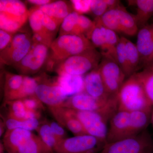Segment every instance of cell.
I'll use <instances>...</instances> for the list:
<instances>
[{"instance_id": "1", "label": "cell", "mask_w": 153, "mask_h": 153, "mask_svg": "<svg viewBox=\"0 0 153 153\" xmlns=\"http://www.w3.org/2000/svg\"><path fill=\"white\" fill-rule=\"evenodd\" d=\"M95 48L86 36L83 35L59 36L49 47L47 61L49 69L68 57L78 55L91 48Z\"/></svg>"}, {"instance_id": "2", "label": "cell", "mask_w": 153, "mask_h": 153, "mask_svg": "<svg viewBox=\"0 0 153 153\" xmlns=\"http://www.w3.org/2000/svg\"><path fill=\"white\" fill-rule=\"evenodd\" d=\"M118 110L131 112L152 111L153 107L148 100L141 82L136 74L125 81L117 94Z\"/></svg>"}, {"instance_id": "3", "label": "cell", "mask_w": 153, "mask_h": 153, "mask_svg": "<svg viewBox=\"0 0 153 153\" xmlns=\"http://www.w3.org/2000/svg\"><path fill=\"white\" fill-rule=\"evenodd\" d=\"M102 56L95 48L68 57L55 66L58 75L64 74L82 76L98 67Z\"/></svg>"}, {"instance_id": "4", "label": "cell", "mask_w": 153, "mask_h": 153, "mask_svg": "<svg viewBox=\"0 0 153 153\" xmlns=\"http://www.w3.org/2000/svg\"><path fill=\"white\" fill-rule=\"evenodd\" d=\"M99 153H153V139L145 130L137 135L107 143Z\"/></svg>"}, {"instance_id": "5", "label": "cell", "mask_w": 153, "mask_h": 153, "mask_svg": "<svg viewBox=\"0 0 153 153\" xmlns=\"http://www.w3.org/2000/svg\"><path fill=\"white\" fill-rule=\"evenodd\" d=\"M74 112L84 127L88 134L107 143L108 124L112 115L105 111Z\"/></svg>"}, {"instance_id": "6", "label": "cell", "mask_w": 153, "mask_h": 153, "mask_svg": "<svg viewBox=\"0 0 153 153\" xmlns=\"http://www.w3.org/2000/svg\"><path fill=\"white\" fill-rule=\"evenodd\" d=\"M33 45V36L28 33H17L8 47L1 51V63L14 66L30 52Z\"/></svg>"}, {"instance_id": "7", "label": "cell", "mask_w": 153, "mask_h": 153, "mask_svg": "<svg viewBox=\"0 0 153 153\" xmlns=\"http://www.w3.org/2000/svg\"><path fill=\"white\" fill-rule=\"evenodd\" d=\"M106 144L88 134L74 136L63 140L54 153H99Z\"/></svg>"}, {"instance_id": "8", "label": "cell", "mask_w": 153, "mask_h": 153, "mask_svg": "<svg viewBox=\"0 0 153 153\" xmlns=\"http://www.w3.org/2000/svg\"><path fill=\"white\" fill-rule=\"evenodd\" d=\"M49 47L41 43L33 42L32 49L18 64L13 67L19 74L29 76L41 70L48 58Z\"/></svg>"}, {"instance_id": "9", "label": "cell", "mask_w": 153, "mask_h": 153, "mask_svg": "<svg viewBox=\"0 0 153 153\" xmlns=\"http://www.w3.org/2000/svg\"><path fill=\"white\" fill-rule=\"evenodd\" d=\"M98 68L107 92L110 96L117 95L126 80L122 69L115 60L103 56Z\"/></svg>"}, {"instance_id": "10", "label": "cell", "mask_w": 153, "mask_h": 153, "mask_svg": "<svg viewBox=\"0 0 153 153\" xmlns=\"http://www.w3.org/2000/svg\"><path fill=\"white\" fill-rule=\"evenodd\" d=\"M35 94L48 107L62 106L69 98L57 84L56 79L52 82L45 76H41Z\"/></svg>"}, {"instance_id": "11", "label": "cell", "mask_w": 153, "mask_h": 153, "mask_svg": "<svg viewBox=\"0 0 153 153\" xmlns=\"http://www.w3.org/2000/svg\"><path fill=\"white\" fill-rule=\"evenodd\" d=\"M114 96L106 99H101L94 98L82 92L69 97L61 106L78 111H101Z\"/></svg>"}, {"instance_id": "12", "label": "cell", "mask_w": 153, "mask_h": 153, "mask_svg": "<svg viewBox=\"0 0 153 153\" xmlns=\"http://www.w3.org/2000/svg\"><path fill=\"white\" fill-rule=\"evenodd\" d=\"M130 112L118 110L109 121L107 143L129 137Z\"/></svg>"}, {"instance_id": "13", "label": "cell", "mask_w": 153, "mask_h": 153, "mask_svg": "<svg viewBox=\"0 0 153 153\" xmlns=\"http://www.w3.org/2000/svg\"><path fill=\"white\" fill-rule=\"evenodd\" d=\"M49 108V111L58 123L74 136L88 134L74 110L63 106Z\"/></svg>"}, {"instance_id": "14", "label": "cell", "mask_w": 153, "mask_h": 153, "mask_svg": "<svg viewBox=\"0 0 153 153\" xmlns=\"http://www.w3.org/2000/svg\"><path fill=\"white\" fill-rule=\"evenodd\" d=\"M137 34L136 45L139 52L141 63L146 68L153 62V24L140 28Z\"/></svg>"}, {"instance_id": "15", "label": "cell", "mask_w": 153, "mask_h": 153, "mask_svg": "<svg viewBox=\"0 0 153 153\" xmlns=\"http://www.w3.org/2000/svg\"><path fill=\"white\" fill-rule=\"evenodd\" d=\"M30 10L25 3L19 0H1L0 15L25 25L29 18Z\"/></svg>"}, {"instance_id": "16", "label": "cell", "mask_w": 153, "mask_h": 153, "mask_svg": "<svg viewBox=\"0 0 153 153\" xmlns=\"http://www.w3.org/2000/svg\"><path fill=\"white\" fill-rule=\"evenodd\" d=\"M84 89L83 92L94 98L106 99L110 96L106 89L98 67L88 73L83 77Z\"/></svg>"}, {"instance_id": "17", "label": "cell", "mask_w": 153, "mask_h": 153, "mask_svg": "<svg viewBox=\"0 0 153 153\" xmlns=\"http://www.w3.org/2000/svg\"><path fill=\"white\" fill-rule=\"evenodd\" d=\"M29 10L28 20L33 33V42L42 43L49 47L52 42L47 35L43 25L44 13L35 6Z\"/></svg>"}, {"instance_id": "18", "label": "cell", "mask_w": 153, "mask_h": 153, "mask_svg": "<svg viewBox=\"0 0 153 153\" xmlns=\"http://www.w3.org/2000/svg\"><path fill=\"white\" fill-rule=\"evenodd\" d=\"M70 2L69 3L65 1H53L45 5L36 7L41 10L44 14L55 20L60 26L64 19L74 11L71 4H70Z\"/></svg>"}, {"instance_id": "19", "label": "cell", "mask_w": 153, "mask_h": 153, "mask_svg": "<svg viewBox=\"0 0 153 153\" xmlns=\"http://www.w3.org/2000/svg\"><path fill=\"white\" fill-rule=\"evenodd\" d=\"M33 134L32 131L24 129L7 130L4 135L2 143L7 153H15L19 146Z\"/></svg>"}, {"instance_id": "20", "label": "cell", "mask_w": 153, "mask_h": 153, "mask_svg": "<svg viewBox=\"0 0 153 153\" xmlns=\"http://www.w3.org/2000/svg\"><path fill=\"white\" fill-rule=\"evenodd\" d=\"M57 84L68 97L83 92L84 79L82 76L64 74L56 78Z\"/></svg>"}, {"instance_id": "21", "label": "cell", "mask_w": 153, "mask_h": 153, "mask_svg": "<svg viewBox=\"0 0 153 153\" xmlns=\"http://www.w3.org/2000/svg\"><path fill=\"white\" fill-rule=\"evenodd\" d=\"M128 2L129 5L136 7L134 17L138 27L141 28L146 26L153 16V0H134Z\"/></svg>"}, {"instance_id": "22", "label": "cell", "mask_w": 153, "mask_h": 153, "mask_svg": "<svg viewBox=\"0 0 153 153\" xmlns=\"http://www.w3.org/2000/svg\"><path fill=\"white\" fill-rule=\"evenodd\" d=\"M152 111H136L130 112V137L137 135L146 130L151 121Z\"/></svg>"}, {"instance_id": "23", "label": "cell", "mask_w": 153, "mask_h": 153, "mask_svg": "<svg viewBox=\"0 0 153 153\" xmlns=\"http://www.w3.org/2000/svg\"><path fill=\"white\" fill-rule=\"evenodd\" d=\"M15 153H54L38 135L33 134L17 149Z\"/></svg>"}, {"instance_id": "24", "label": "cell", "mask_w": 153, "mask_h": 153, "mask_svg": "<svg viewBox=\"0 0 153 153\" xmlns=\"http://www.w3.org/2000/svg\"><path fill=\"white\" fill-rule=\"evenodd\" d=\"M117 9L121 33L129 36H134L137 34L139 27L134 16L130 14L120 5L118 7Z\"/></svg>"}, {"instance_id": "25", "label": "cell", "mask_w": 153, "mask_h": 153, "mask_svg": "<svg viewBox=\"0 0 153 153\" xmlns=\"http://www.w3.org/2000/svg\"><path fill=\"white\" fill-rule=\"evenodd\" d=\"M2 107L6 111V117L4 119L27 120V109L22 100H15L4 101Z\"/></svg>"}, {"instance_id": "26", "label": "cell", "mask_w": 153, "mask_h": 153, "mask_svg": "<svg viewBox=\"0 0 153 153\" xmlns=\"http://www.w3.org/2000/svg\"><path fill=\"white\" fill-rule=\"evenodd\" d=\"M41 77V76L33 77L25 75L22 86L17 92L11 97L8 101L23 99L28 97L35 95L36 88Z\"/></svg>"}, {"instance_id": "27", "label": "cell", "mask_w": 153, "mask_h": 153, "mask_svg": "<svg viewBox=\"0 0 153 153\" xmlns=\"http://www.w3.org/2000/svg\"><path fill=\"white\" fill-rule=\"evenodd\" d=\"M25 75L7 72L5 75L4 101H8L22 86Z\"/></svg>"}, {"instance_id": "28", "label": "cell", "mask_w": 153, "mask_h": 153, "mask_svg": "<svg viewBox=\"0 0 153 153\" xmlns=\"http://www.w3.org/2000/svg\"><path fill=\"white\" fill-rule=\"evenodd\" d=\"M117 7L108 10L101 17L96 18L94 21L116 33H121Z\"/></svg>"}, {"instance_id": "29", "label": "cell", "mask_w": 153, "mask_h": 153, "mask_svg": "<svg viewBox=\"0 0 153 153\" xmlns=\"http://www.w3.org/2000/svg\"><path fill=\"white\" fill-rule=\"evenodd\" d=\"M38 136L48 146L55 152L60 143L57 140L47 120L41 121L39 126L36 130Z\"/></svg>"}, {"instance_id": "30", "label": "cell", "mask_w": 153, "mask_h": 153, "mask_svg": "<svg viewBox=\"0 0 153 153\" xmlns=\"http://www.w3.org/2000/svg\"><path fill=\"white\" fill-rule=\"evenodd\" d=\"M125 48L127 60L130 76L136 73L140 62L139 52L136 44L125 38Z\"/></svg>"}, {"instance_id": "31", "label": "cell", "mask_w": 153, "mask_h": 153, "mask_svg": "<svg viewBox=\"0 0 153 153\" xmlns=\"http://www.w3.org/2000/svg\"><path fill=\"white\" fill-rule=\"evenodd\" d=\"M1 119L4 121L7 130L22 128L30 131L36 130L41 122V121L36 118L22 120L10 118L4 119L2 118Z\"/></svg>"}, {"instance_id": "32", "label": "cell", "mask_w": 153, "mask_h": 153, "mask_svg": "<svg viewBox=\"0 0 153 153\" xmlns=\"http://www.w3.org/2000/svg\"><path fill=\"white\" fill-rule=\"evenodd\" d=\"M135 74L141 82L148 100L153 107V71L145 68Z\"/></svg>"}, {"instance_id": "33", "label": "cell", "mask_w": 153, "mask_h": 153, "mask_svg": "<svg viewBox=\"0 0 153 153\" xmlns=\"http://www.w3.org/2000/svg\"><path fill=\"white\" fill-rule=\"evenodd\" d=\"M95 26L87 38L95 48L103 50L105 44V27L101 24L94 21Z\"/></svg>"}, {"instance_id": "34", "label": "cell", "mask_w": 153, "mask_h": 153, "mask_svg": "<svg viewBox=\"0 0 153 153\" xmlns=\"http://www.w3.org/2000/svg\"><path fill=\"white\" fill-rule=\"evenodd\" d=\"M79 14L73 11L63 20L60 25L59 36L75 35Z\"/></svg>"}, {"instance_id": "35", "label": "cell", "mask_w": 153, "mask_h": 153, "mask_svg": "<svg viewBox=\"0 0 153 153\" xmlns=\"http://www.w3.org/2000/svg\"><path fill=\"white\" fill-rule=\"evenodd\" d=\"M125 38L124 37L120 38L116 49L115 60L122 69L126 77H129L130 75L126 54Z\"/></svg>"}, {"instance_id": "36", "label": "cell", "mask_w": 153, "mask_h": 153, "mask_svg": "<svg viewBox=\"0 0 153 153\" xmlns=\"http://www.w3.org/2000/svg\"><path fill=\"white\" fill-rule=\"evenodd\" d=\"M43 25L47 35L52 42L55 39V36L60 30V25L50 18L44 14L43 20Z\"/></svg>"}, {"instance_id": "37", "label": "cell", "mask_w": 153, "mask_h": 153, "mask_svg": "<svg viewBox=\"0 0 153 153\" xmlns=\"http://www.w3.org/2000/svg\"><path fill=\"white\" fill-rule=\"evenodd\" d=\"M23 102L26 109L28 110L42 111L45 108L44 104L35 95L23 99Z\"/></svg>"}, {"instance_id": "38", "label": "cell", "mask_w": 153, "mask_h": 153, "mask_svg": "<svg viewBox=\"0 0 153 153\" xmlns=\"http://www.w3.org/2000/svg\"><path fill=\"white\" fill-rule=\"evenodd\" d=\"M108 10L105 0H91L90 12L95 16L96 18L101 17Z\"/></svg>"}, {"instance_id": "39", "label": "cell", "mask_w": 153, "mask_h": 153, "mask_svg": "<svg viewBox=\"0 0 153 153\" xmlns=\"http://www.w3.org/2000/svg\"><path fill=\"white\" fill-rule=\"evenodd\" d=\"M70 1L74 11L79 15H83V14L90 12L91 0H73Z\"/></svg>"}, {"instance_id": "40", "label": "cell", "mask_w": 153, "mask_h": 153, "mask_svg": "<svg viewBox=\"0 0 153 153\" xmlns=\"http://www.w3.org/2000/svg\"><path fill=\"white\" fill-rule=\"evenodd\" d=\"M49 126L53 133L60 144L64 140L67 138V135L64 127L57 122L48 120Z\"/></svg>"}, {"instance_id": "41", "label": "cell", "mask_w": 153, "mask_h": 153, "mask_svg": "<svg viewBox=\"0 0 153 153\" xmlns=\"http://www.w3.org/2000/svg\"><path fill=\"white\" fill-rule=\"evenodd\" d=\"M15 34L0 30V50L3 51L11 43Z\"/></svg>"}, {"instance_id": "42", "label": "cell", "mask_w": 153, "mask_h": 153, "mask_svg": "<svg viewBox=\"0 0 153 153\" xmlns=\"http://www.w3.org/2000/svg\"><path fill=\"white\" fill-rule=\"evenodd\" d=\"M26 1L31 4L34 5L35 7H41L49 4L53 1L50 0H29Z\"/></svg>"}, {"instance_id": "43", "label": "cell", "mask_w": 153, "mask_h": 153, "mask_svg": "<svg viewBox=\"0 0 153 153\" xmlns=\"http://www.w3.org/2000/svg\"><path fill=\"white\" fill-rule=\"evenodd\" d=\"M108 7V10L117 7L120 4V1L117 0H105Z\"/></svg>"}, {"instance_id": "44", "label": "cell", "mask_w": 153, "mask_h": 153, "mask_svg": "<svg viewBox=\"0 0 153 153\" xmlns=\"http://www.w3.org/2000/svg\"><path fill=\"white\" fill-rule=\"evenodd\" d=\"M1 119L2 120H1V127H0L1 128H0V136H1V137L3 135V134L5 133V129H7L4 121L2 119Z\"/></svg>"}, {"instance_id": "45", "label": "cell", "mask_w": 153, "mask_h": 153, "mask_svg": "<svg viewBox=\"0 0 153 153\" xmlns=\"http://www.w3.org/2000/svg\"><path fill=\"white\" fill-rule=\"evenodd\" d=\"M5 150L4 145L3 144L2 142H1L0 143V153H4V151Z\"/></svg>"}, {"instance_id": "46", "label": "cell", "mask_w": 153, "mask_h": 153, "mask_svg": "<svg viewBox=\"0 0 153 153\" xmlns=\"http://www.w3.org/2000/svg\"><path fill=\"white\" fill-rule=\"evenodd\" d=\"M146 68H148V69H150L151 70L153 71V62L150 65H149L148 67Z\"/></svg>"}, {"instance_id": "47", "label": "cell", "mask_w": 153, "mask_h": 153, "mask_svg": "<svg viewBox=\"0 0 153 153\" xmlns=\"http://www.w3.org/2000/svg\"><path fill=\"white\" fill-rule=\"evenodd\" d=\"M151 122L152 123L153 126V107L152 110V114H151Z\"/></svg>"}, {"instance_id": "48", "label": "cell", "mask_w": 153, "mask_h": 153, "mask_svg": "<svg viewBox=\"0 0 153 153\" xmlns=\"http://www.w3.org/2000/svg\"></svg>"}]
</instances>
